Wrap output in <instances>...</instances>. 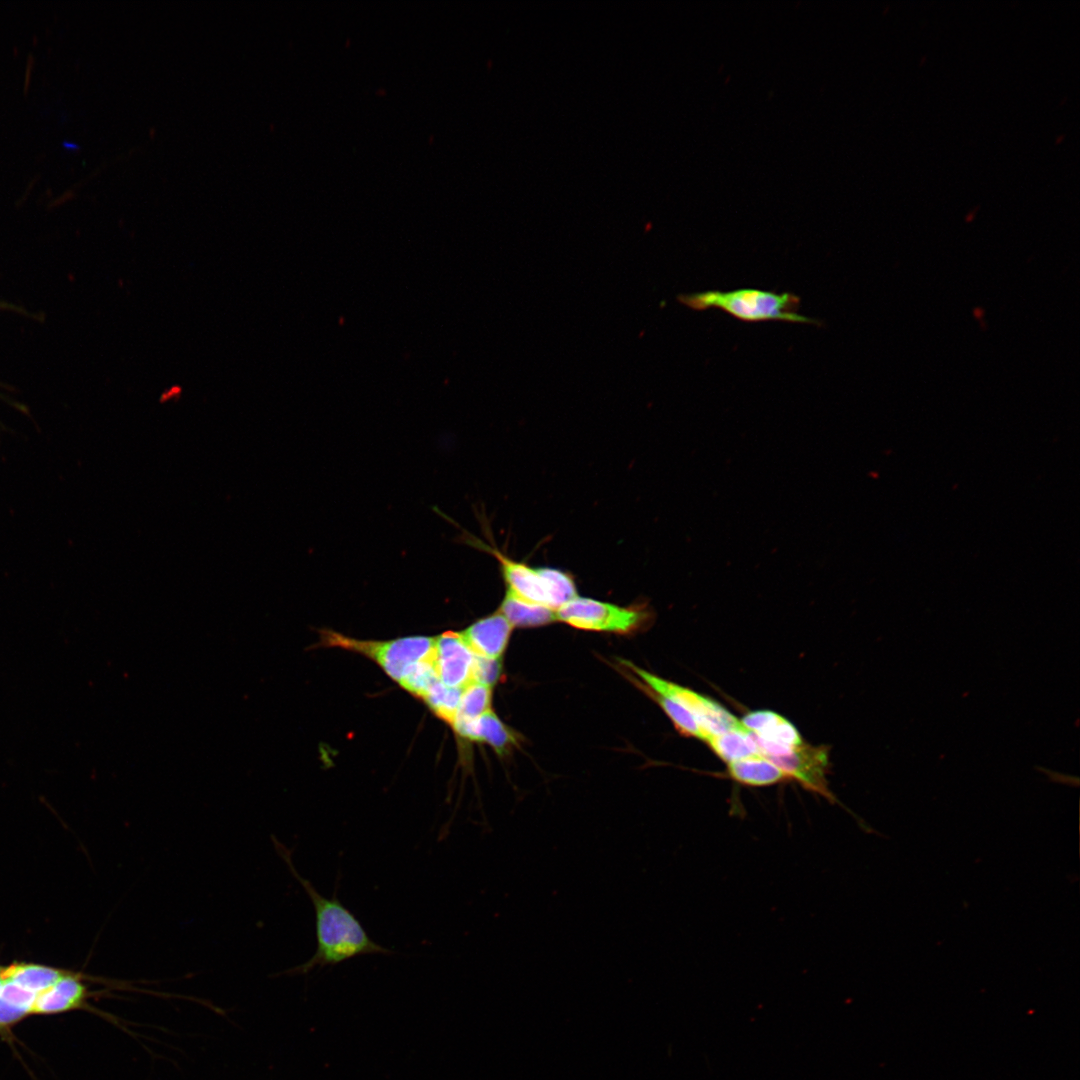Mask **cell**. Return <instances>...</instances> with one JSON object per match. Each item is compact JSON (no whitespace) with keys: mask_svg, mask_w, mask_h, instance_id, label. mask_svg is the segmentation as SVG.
Instances as JSON below:
<instances>
[{"mask_svg":"<svg viewBox=\"0 0 1080 1080\" xmlns=\"http://www.w3.org/2000/svg\"><path fill=\"white\" fill-rule=\"evenodd\" d=\"M272 842L290 873L307 893L314 908L317 948L313 956L298 966L283 971L281 975H305L313 969L335 966L363 955H392L395 952L381 946L370 938L360 921L338 899L323 896L313 884L302 877L295 868L291 851L275 836Z\"/></svg>","mask_w":1080,"mask_h":1080,"instance_id":"obj_1","label":"cell"},{"mask_svg":"<svg viewBox=\"0 0 1080 1080\" xmlns=\"http://www.w3.org/2000/svg\"><path fill=\"white\" fill-rule=\"evenodd\" d=\"M677 300L694 310L717 308L745 322L784 321L816 324L798 313L800 298L791 293H776L753 288L732 291H705L680 294Z\"/></svg>","mask_w":1080,"mask_h":1080,"instance_id":"obj_2","label":"cell"},{"mask_svg":"<svg viewBox=\"0 0 1080 1080\" xmlns=\"http://www.w3.org/2000/svg\"><path fill=\"white\" fill-rule=\"evenodd\" d=\"M471 537L475 541L467 537V543L489 552L499 561L506 591L517 598L556 611L577 596L574 578L567 572L515 561L497 548Z\"/></svg>","mask_w":1080,"mask_h":1080,"instance_id":"obj_3","label":"cell"},{"mask_svg":"<svg viewBox=\"0 0 1080 1080\" xmlns=\"http://www.w3.org/2000/svg\"><path fill=\"white\" fill-rule=\"evenodd\" d=\"M323 645L339 647L373 659L395 681L400 682L411 667L434 659L435 638L405 637L390 641L356 640L333 631L322 633Z\"/></svg>","mask_w":1080,"mask_h":1080,"instance_id":"obj_4","label":"cell"},{"mask_svg":"<svg viewBox=\"0 0 1080 1080\" xmlns=\"http://www.w3.org/2000/svg\"><path fill=\"white\" fill-rule=\"evenodd\" d=\"M622 663L651 690L663 694L685 707L695 718L705 736V742L710 737L725 732L747 730L740 720L713 699L660 678L629 661L622 660Z\"/></svg>","mask_w":1080,"mask_h":1080,"instance_id":"obj_5","label":"cell"},{"mask_svg":"<svg viewBox=\"0 0 1080 1080\" xmlns=\"http://www.w3.org/2000/svg\"><path fill=\"white\" fill-rule=\"evenodd\" d=\"M648 617L642 607H621L579 596L556 610V619L572 627L619 634L638 630Z\"/></svg>","mask_w":1080,"mask_h":1080,"instance_id":"obj_6","label":"cell"},{"mask_svg":"<svg viewBox=\"0 0 1080 1080\" xmlns=\"http://www.w3.org/2000/svg\"><path fill=\"white\" fill-rule=\"evenodd\" d=\"M766 758L785 772L788 778L797 780L805 788L828 800H835L827 785L828 751L824 746L814 747L803 743L787 755Z\"/></svg>","mask_w":1080,"mask_h":1080,"instance_id":"obj_7","label":"cell"},{"mask_svg":"<svg viewBox=\"0 0 1080 1080\" xmlns=\"http://www.w3.org/2000/svg\"><path fill=\"white\" fill-rule=\"evenodd\" d=\"M474 657L461 633L448 631L435 638L434 665L445 686L464 688L473 683Z\"/></svg>","mask_w":1080,"mask_h":1080,"instance_id":"obj_8","label":"cell"},{"mask_svg":"<svg viewBox=\"0 0 1080 1080\" xmlns=\"http://www.w3.org/2000/svg\"><path fill=\"white\" fill-rule=\"evenodd\" d=\"M82 974L69 972L40 992L34 1001L32 1015H54L73 1010H93L88 999L94 994L83 981Z\"/></svg>","mask_w":1080,"mask_h":1080,"instance_id":"obj_9","label":"cell"},{"mask_svg":"<svg viewBox=\"0 0 1080 1080\" xmlns=\"http://www.w3.org/2000/svg\"><path fill=\"white\" fill-rule=\"evenodd\" d=\"M512 629L511 624L498 611L474 622L461 635L475 655L500 659L507 647Z\"/></svg>","mask_w":1080,"mask_h":1080,"instance_id":"obj_10","label":"cell"},{"mask_svg":"<svg viewBox=\"0 0 1080 1080\" xmlns=\"http://www.w3.org/2000/svg\"><path fill=\"white\" fill-rule=\"evenodd\" d=\"M452 727L464 738L488 743L502 756L517 744L513 731L491 710L472 721H456Z\"/></svg>","mask_w":1080,"mask_h":1080,"instance_id":"obj_11","label":"cell"},{"mask_svg":"<svg viewBox=\"0 0 1080 1080\" xmlns=\"http://www.w3.org/2000/svg\"><path fill=\"white\" fill-rule=\"evenodd\" d=\"M742 725L757 737L778 745L798 747L803 744L796 727L776 712L759 710L747 713Z\"/></svg>","mask_w":1080,"mask_h":1080,"instance_id":"obj_12","label":"cell"},{"mask_svg":"<svg viewBox=\"0 0 1080 1080\" xmlns=\"http://www.w3.org/2000/svg\"><path fill=\"white\" fill-rule=\"evenodd\" d=\"M728 774L736 782L748 786H768L788 776L764 756H752L728 763Z\"/></svg>","mask_w":1080,"mask_h":1080,"instance_id":"obj_13","label":"cell"},{"mask_svg":"<svg viewBox=\"0 0 1080 1080\" xmlns=\"http://www.w3.org/2000/svg\"><path fill=\"white\" fill-rule=\"evenodd\" d=\"M66 973L67 971L42 964L17 962L3 967L0 976L3 980L14 982L38 995Z\"/></svg>","mask_w":1080,"mask_h":1080,"instance_id":"obj_14","label":"cell"},{"mask_svg":"<svg viewBox=\"0 0 1080 1080\" xmlns=\"http://www.w3.org/2000/svg\"><path fill=\"white\" fill-rule=\"evenodd\" d=\"M36 996L14 982L3 980L0 988V1033L32 1015Z\"/></svg>","mask_w":1080,"mask_h":1080,"instance_id":"obj_15","label":"cell"},{"mask_svg":"<svg viewBox=\"0 0 1080 1080\" xmlns=\"http://www.w3.org/2000/svg\"><path fill=\"white\" fill-rule=\"evenodd\" d=\"M499 612L514 627H538L556 619V611L541 605L523 601L506 591Z\"/></svg>","mask_w":1080,"mask_h":1080,"instance_id":"obj_16","label":"cell"},{"mask_svg":"<svg viewBox=\"0 0 1080 1080\" xmlns=\"http://www.w3.org/2000/svg\"><path fill=\"white\" fill-rule=\"evenodd\" d=\"M707 743L727 763L760 755L748 730H733L712 736Z\"/></svg>","mask_w":1080,"mask_h":1080,"instance_id":"obj_17","label":"cell"},{"mask_svg":"<svg viewBox=\"0 0 1080 1080\" xmlns=\"http://www.w3.org/2000/svg\"><path fill=\"white\" fill-rule=\"evenodd\" d=\"M638 686L658 703L682 735L705 741V736L695 718L685 707L673 699L651 690L646 685L639 683Z\"/></svg>","mask_w":1080,"mask_h":1080,"instance_id":"obj_18","label":"cell"},{"mask_svg":"<svg viewBox=\"0 0 1080 1080\" xmlns=\"http://www.w3.org/2000/svg\"><path fill=\"white\" fill-rule=\"evenodd\" d=\"M462 692L463 688L448 687L438 681L422 700L439 718L452 725L458 713Z\"/></svg>","mask_w":1080,"mask_h":1080,"instance_id":"obj_19","label":"cell"},{"mask_svg":"<svg viewBox=\"0 0 1080 1080\" xmlns=\"http://www.w3.org/2000/svg\"><path fill=\"white\" fill-rule=\"evenodd\" d=\"M491 699V687L474 682L470 683L463 688L458 713L454 722L475 720L485 712L491 710Z\"/></svg>","mask_w":1080,"mask_h":1080,"instance_id":"obj_20","label":"cell"},{"mask_svg":"<svg viewBox=\"0 0 1080 1080\" xmlns=\"http://www.w3.org/2000/svg\"><path fill=\"white\" fill-rule=\"evenodd\" d=\"M438 681L434 659H429L411 667L399 684L411 694L422 699Z\"/></svg>","mask_w":1080,"mask_h":1080,"instance_id":"obj_21","label":"cell"},{"mask_svg":"<svg viewBox=\"0 0 1080 1080\" xmlns=\"http://www.w3.org/2000/svg\"><path fill=\"white\" fill-rule=\"evenodd\" d=\"M502 674V660L475 655L473 664V682L488 687L494 686Z\"/></svg>","mask_w":1080,"mask_h":1080,"instance_id":"obj_22","label":"cell"},{"mask_svg":"<svg viewBox=\"0 0 1080 1080\" xmlns=\"http://www.w3.org/2000/svg\"><path fill=\"white\" fill-rule=\"evenodd\" d=\"M0 972H1V971H0ZM2 984H3V979H2V978H1V976H0V988H1Z\"/></svg>","mask_w":1080,"mask_h":1080,"instance_id":"obj_23","label":"cell"},{"mask_svg":"<svg viewBox=\"0 0 1080 1080\" xmlns=\"http://www.w3.org/2000/svg\"><path fill=\"white\" fill-rule=\"evenodd\" d=\"M0 307H7V305H2V304L0 303Z\"/></svg>","mask_w":1080,"mask_h":1080,"instance_id":"obj_24","label":"cell"},{"mask_svg":"<svg viewBox=\"0 0 1080 1080\" xmlns=\"http://www.w3.org/2000/svg\"><path fill=\"white\" fill-rule=\"evenodd\" d=\"M2 968H3V967H1V966H0V971L2 970Z\"/></svg>","mask_w":1080,"mask_h":1080,"instance_id":"obj_25","label":"cell"}]
</instances>
